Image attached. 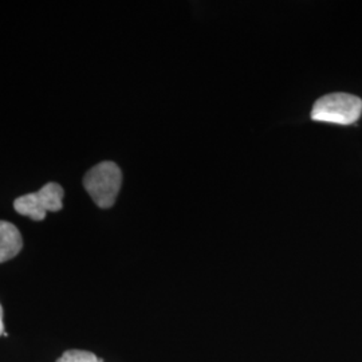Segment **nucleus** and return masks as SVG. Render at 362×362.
Wrapping results in <instances>:
<instances>
[{
	"label": "nucleus",
	"mask_w": 362,
	"mask_h": 362,
	"mask_svg": "<svg viewBox=\"0 0 362 362\" xmlns=\"http://www.w3.org/2000/svg\"><path fill=\"white\" fill-rule=\"evenodd\" d=\"M362 113V100L348 93H333L321 97L311 110V119L337 124L351 125L358 121Z\"/></svg>",
	"instance_id": "nucleus-1"
},
{
	"label": "nucleus",
	"mask_w": 362,
	"mask_h": 362,
	"mask_svg": "<svg viewBox=\"0 0 362 362\" xmlns=\"http://www.w3.org/2000/svg\"><path fill=\"white\" fill-rule=\"evenodd\" d=\"M121 184V169L112 161H104L93 167L83 177L85 189L100 208H110L115 204Z\"/></svg>",
	"instance_id": "nucleus-2"
},
{
	"label": "nucleus",
	"mask_w": 362,
	"mask_h": 362,
	"mask_svg": "<svg viewBox=\"0 0 362 362\" xmlns=\"http://www.w3.org/2000/svg\"><path fill=\"white\" fill-rule=\"evenodd\" d=\"M64 194V188L59 184L49 182L38 192L18 197L13 202V208L19 215L40 221L46 218L47 212H58L62 209Z\"/></svg>",
	"instance_id": "nucleus-3"
},
{
	"label": "nucleus",
	"mask_w": 362,
	"mask_h": 362,
	"mask_svg": "<svg viewBox=\"0 0 362 362\" xmlns=\"http://www.w3.org/2000/svg\"><path fill=\"white\" fill-rule=\"evenodd\" d=\"M23 247V239L13 223L0 220V263L15 258Z\"/></svg>",
	"instance_id": "nucleus-4"
},
{
	"label": "nucleus",
	"mask_w": 362,
	"mask_h": 362,
	"mask_svg": "<svg viewBox=\"0 0 362 362\" xmlns=\"http://www.w3.org/2000/svg\"><path fill=\"white\" fill-rule=\"evenodd\" d=\"M57 362H104L98 358L94 353L86 351V350H67L65 351Z\"/></svg>",
	"instance_id": "nucleus-5"
},
{
	"label": "nucleus",
	"mask_w": 362,
	"mask_h": 362,
	"mask_svg": "<svg viewBox=\"0 0 362 362\" xmlns=\"http://www.w3.org/2000/svg\"><path fill=\"white\" fill-rule=\"evenodd\" d=\"M4 333V324H3V308L0 305V336H3Z\"/></svg>",
	"instance_id": "nucleus-6"
}]
</instances>
